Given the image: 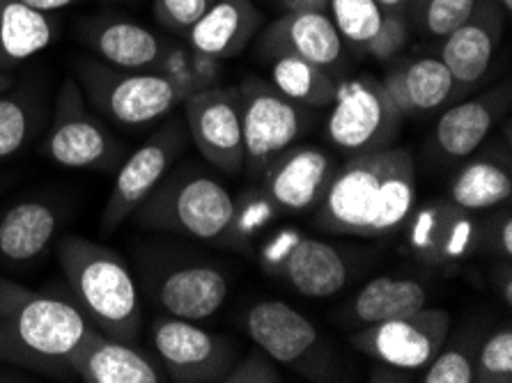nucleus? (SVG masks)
<instances>
[{"label": "nucleus", "instance_id": "nucleus-1", "mask_svg": "<svg viewBox=\"0 0 512 383\" xmlns=\"http://www.w3.org/2000/svg\"><path fill=\"white\" fill-rule=\"evenodd\" d=\"M92 326L72 303L0 278V361L46 377H74L72 356Z\"/></svg>", "mask_w": 512, "mask_h": 383}, {"label": "nucleus", "instance_id": "nucleus-2", "mask_svg": "<svg viewBox=\"0 0 512 383\" xmlns=\"http://www.w3.org/2000/svg\"><path fill=\"white\" fill-rule=\"evenodd\" d=\"M58 262L76 308L90 326L134 345L143 331V308L136 280L122 257L97 241L67 234L58 241Z\"/></svg>", "mask_w": 512, "mask_h": 383}, {"label": "nucleus", "instance_id": "nucleus-3", "mask_svg": "<svg viewBox=\"0 0 512 383\" xmlns=\"http://www.w3.org/2000/svg\"><path fill=\"white\" fill-rule=\"evenodd\" d=\"M134 216L141 228L219 241L228 237L235 216V198L212 177L175 173L161 179Z\"/></svg>", "mask_w": 512, "mask_h": 383}, {"label": "nucleus", "instance_id": "nucleus-4", "mask_svg": "<svg viewBox=\"0 0 512 383\" xmlns=\"http://www.w3.org/2000/svg\"><path fill=\"white\" fill-rule=\"evenodd\" d=\"M74 78L90 106H95L108 120L127 127L157 122L177 104H182L175 85L159 72H131L106 62L81 60Z\"/></svg>", "mask_w": 512, "mask_h": 383}, {"label": "nucleus", "instance_id": "nucleus-5", "mask_svg": "<svg viewBox=\"0 0 512 383\" xmlns=\"http://www.w3.org/2000/svg\"><path fill=\"white\" fill-rule=\"evenodd\" d=\"M398 108L386 95L382 81L356 76L340 81L327 120V138L349 156L382 152L400 134Z\"/></svg>", "mask_w": 512, "mask_h": 383}, {"label": "nucleus", "instance_id": "nucleus-6", "mask_svg": "<svg viewBox=\"0 0 512 383\" xmlns=\"http://www.w3.org/2000/svg\"><path fill=\"white\" fill-rule=\"evenodd\" d=\"M44 154L72 170H113L124 154L120 140L90 113L74 76H67L60 85L51 129L44 138Z\"/></svg>", "mask_w": 512, "mask_h": 383}, {"label": "nucleus", "instance_id": "nucleus-7", "mask_svg": "<svg viewBox=\"0 0 512 383\" xmlns=\"http://www.w3.org/2000/svg\"><path fill=\"white\" fill-rule=\"evenodd\" d=\"M244 328L255 347L315 381H329L331 354L317 326L283 301H258L246 310Z\"/></svg>", "mask_w": 512, "mask_h": 383}, {"label": "nucleus", "instance_id": "nucleus-8", "mask_svg": "<svg viewBox=\"0 0 512 383\" xmlns=\"http://www.w3.org/2000/svg\"><path fill=\"white\" fill-rule=\"evenodd\" d=\"M237 92L242 106L244 168L251 175H260L304 134L310 127V117L306 106L255 78H248Z\"/></svg>", "mask_w": 512, "mask_h": 383}, {"label": "nucleus", "instance_id": "nucleus-9", "mask_svg": "<svg viewBox=\"0 0 512 383\" xmlns=\"http://www.w3.org/2000/svg\"><path fill=\"white\" fill-rule=\"evenodd\" d=\"M184 143V124L180 120H170L124 159L102 211V221H99L102 232H115L136 214V209L150 198V193L168 175L170 166L182 154Z\"/></svg>", "mask_w": 512, "mask_h": 383}, {"label": "nucleus", "instance_id": "nucleus-10", "mask_svg": "<svg viewBox=\"0 0 512 383\" xmlns=\"http://www.w3.org/2000/svg\"><path fill=\"white\" fill-rule=\"evenodd\" d=\"M451 315L441 308H421L407 317L370 324L352 335V347L395 370H423L444 349Z\"/></svg>", "mask_w": 512, "mask_h": 383}, {"label": "nucleus", "instance_id": "nucleus-11", "mask_svg": "<svg viewBox=\"0 0 512 383\" xmlns=\"http://www.w3.org/2000/svg\"><path fill=\"white\" fill-rule=\"evenodd\" d=\"M152 345L170 381L216 383L235 365V345L180 317H157L152 322Z\"/></svg>", "mask_w": 512, "mask_h": 383}, {"label": "nucleus", "instance_id": "nucleus-12", "mask_svg": "<svg viewBox=\"0 0 512 383\" xmlns=\"http://www.w3.org/2000/svg\"><path fill=\"white\" fill-rule=\"evenodd\" d=\"M260 262L267 271L290 283L310 299H327L347 283V260L338 248L310 239L297 230H281L260 250Z\"/></svg>", "mask_w": 512, "mask_h": 383}, {"label": "nucleus", "instance_id": "nucleus-13", "mask_svg": "<svg viewBox=\"0 0 512 383\" xmlns=\"http://www.w3.org/2000/svg\"><path fill=\"white\" fill-rule=\"evenodd\" d=\"M186 129L207 163L226 175L244 170L242 106L237 88H205L184 101Z\"/></svg>", "mask_w": 512, "mask_h": 383}, {"label": "nucleus", "instance_id": "nucleus-14", "mask_svg": "<svg viewBox=\"0 0 512 383\" xmlns=\"http://www.w3.org/2000/svg\"><path fill=\"white\" fill-rule=\"evenodd\" d=\"M382 163L384 150L352 156L343 168L336 170L320 202V228L336 234L375 237Z\"/></svg>", "mask_w": 512, "mask_h": 383}, {"label": "nucleus", "instance_id": "nucleus-15", "mask_svg": "<svg viewBox=\"0 0 512 383\" xmlns=\"http://www.w3.org/2000/svg\"><path fill=\"white\" fill-rule=\"evenodd\" d=\"M409 248L430 267H451L476 253L480 246V223L473 211L455 205L451 198L432 200L411 211Z\"/></svg>", "mask_w": 512, "mask_h": 383}, {"label": "nucleus", "instance_id": "nucleus-16", "mask_svg": "<svg viewBox=\"0 0 512 383\" xmlns=\"http://www.w3.org/2000/svg\"><path fill=\"white\" fill-rule=\"evenodd\" d=\"M496 0H478L471 17L444 37L441 62L453 76V97L471 90L490 72L503 35V17Z\"/></svg>", "mask_w": 512, "mask_h": 383}, {"label": "nucleus", "instance_id": "nucleus-17", "mask_svg": "<svg viewBox=\"0 0 512 383\" xmlns=\"http://www.w3.org/2000/svg\"><path fill=\"white\" fill-rule=\"evenodd\" d=\"M336 170V159L317 147L285 150L265 170L267 195L276 207L306 211L320 205Z\"/></svg>", "mask_w": 512, "mask_h": 383}, {"label": "nucleus", "instance_id": "nucleus-18", "mask_svg": "<svg viewBox=\"0 0 512 383\" xmlns=\"http://www.w3.org/2000/svg\"><path fill=\"white\" fill-rule=\"evenodd\" d=\"M260 46L274 58L297 56L324 69L340 65L345 51L343 37L338 35L331 17L320 10H290L271 23Z\"/></svg>", "mask_w": 512, "mask_h": 383}, {"label": "nucleus", "instance_id": "nucleus-19", "mask_svg": "<svg viewBox=\"0 0 512 383\" xmlns=\"http://www.w3.org/2000/svg\"><path fill=\"white\" fill-rule=\"evenodd\" d=\"M72 372L85 383H161L164 372L131 342L113 340L92 328L72 356Z\"/></svg>", "mask_w": 512, "mask_h": 383}, {"label": "nucleus", "instance_id": "nucleus-20", "mask_svg": "<svg viewBox=\"0 0 512 383\" xmlns=\"http://www.w3.org/2000/svg\"><path fill=\"white\" fill-rule=\"evenodd\" d=\"M508 108V83L487 90L480 97L460 101L439 117L437 129H434V143L441 154L451 156V159H464L478 150L494 124L508 113Z\"/></svg>", "mask_w": 512, "mask_h": 383}, {"label": "nucleus", "instance_id": "nucleus-21", "mask_svg": "<svg viewBox=\"0 0 512 383\" xmlns=\"http://www.w3.org/2000/svg\"><path fill=\"white\" fill-rule=\"evenodd\" d=\"M83 39L106 65L131 72H157L168 44L150 28L127 19H99L83 28Z\"/></svg>", "mask_w": 512, "mask_h": 383}, {"label": "nucleus", "instance_id": "nucleus-22", "mask_svg": "<svg viewBox=\"0 0 512 383\" xmlns=\"http://www.w3.org/2000/svg\"><path fill=\"white\" fill-rule=\"evenodd\" d=\"M262 26V12L253 0H214L186 39L196 53L228 60L242 53Z\"/></svg>", "mask_w": 512, "mask_h": 383}, {"label": "nucleus", "instance_id": "nucleus-23", "mask_svg": "<svg viewBox=\"0 0 512 383\" xmlns=\"http://www.w3.org/2000/svg\"><path fill=\"white\" fill-rule=\"evenodd\" d=\"M228 289V278L221 269L209 264H189L168 271L154 285V296L170 317L200 322L221 310L228 299Z\"/></svg>", "mask_w": 512, "mask_h": 383}, {"label": "nucleus", "instance_id": "nucleus-24", "mask_svg": "<svg viewBox=\"0 0 512 383\" xmlns=\"http://www.w3.org/2000/svg\"><path fill=\"white\" fill-rule=\"evenodd\" d=\"M382 85L402 117L434 111L453 97V76L441 58H418L393 67Z\"/></svg>", "mask_w": 512, "mask_h": 383}, {"label": "nucleus", "instance_id": "nucleus-25", "mask_svg": "<svg viewBox=\"0 0 512 383\" xmlns=\"http://www.w3.org/2000/svg\"><path fill=\"white\" fill-rule=\"evenodd\" d=\"M58 209L44 200H23L0 216V260L19 267L40 257L58 234Z\"/></svg>", "mask_w": 512, "mask_h": 383}, {"label": "nucleus", "instance_id": "nucleus-26", "mask_svg": "<svg viewBox=\"0 0 512 383\" xmlns=\"http://www.w3.org/2000/svg\"><path fill=\"white\" fill-rule=\"evenodd\" d=\"M53 37L56 26L49 14L23 0H0V69L10 72L46 51Z\"/></svg>", "mask_w": 512, "mask_h": 383}, {"label": "nucleus", "instance_id": "nucleus-27", "mask_svg": "<svg viewBox=\"0 0 512 383\" xmlns=\"http://www.w3.org/2000/svg\"><path fill=\"white\" fill-rule=\"evenodd\" d=\"M428 306V289L418 280L379 276L359 289L349 303L347 315L359 324H379L407 317Z\"/></svg>", "mask_w": 512, "mask_h": 383}, {"label": "nucleus", "instance_id": "nucleus-28", "mask_svg": "<svg viewBox=\"0 0 512 383\" xmlns=\"http://www.w3.org/2000/svg\"><path fill=\"white\" fill-rule=\"evenodd\" d=\"M416 205L414 159L402 147H386L379 179V214L375 237L400 230L409 221Z\"/></svg>", "mask_w": 512, "mask_h": 383}, {"label": "nucleus", "instance_id": "nucleus-29", "mask_svg": "<svg viewBox=\"0 0 512 383\" xmlns=\"http://www.w3.org/2000/svg\"><path fill=\"white\" fill-rule=\"evenodd\" d=\"M510 195L512 175L508 163L501 159H478L457 173L448 198L469 211H483L508 205Z\"/></svg>", "mask_w": 512, "mask_h": 383}, {"label": "nucleus", "instance_id": "nucleus-30", "mask_svg": "<svg viewBox=\"0 0 512 383\" xmlns=\"http://www.w3.org/2000/svg\"><path fill=\"white\" fill-rule=\"evenodd\" d=\"M271 85L287 99L306 108H327L336 97L338 81L315 62L297 56H276L271 62Z\"/></svg>", "mask_w": 512, "mask_h": 383}, {"label": "nucleus", "instance_id": "nucleus-31", "mask_svg": "<svg viewBox=\"0 0 512 383\" xmlns=\"http://www.w3.org/2000/svg\"><path fill=\"white\" fill-rule=\"evenodd\" d=\"M37 127V104L28 92L0 95V163L12 159L33 138Z\"/></svg>", "mask_w": 512, "mask_h": 383}, {"label": "nucleus", "instance_id": "nucleus-32", "mask_svg": "<svg viewBox=\"0 0 512 383\" xmlns=\"http://www.w3.org/2000/svg\"><path fill=\"white\" fill-rule=\"evenodd\" d=\"M327 10H331V21L343 42L363 49L377 35L384 19L377 0H329Z\"/></svg>", "mask_w": 512, "mask_h": 383}, {"label": "nucleus", "instance_id": "nucleus-33", "mask_svg": "<svg viewBox=\"0 0 512 383\" xmlns=\"http://www.w3.org/2000/svg\"><path fill=\"white\" fill-rule=\"evenodd\" d=\"M478 0H414L411 19L421 33L432 37H448L471 17Z\"/></svg>", "mask_w": 512, "mask_h": 383}, {"label": "nucleus", "instance_id": "nucleus-34", "mask_svg": "<svg viewBox=\"0 0 512 383\" xmlns=\"http://www.w3.org/2000/svg\"><path fill=\"white\" fill-rule=\"evenodd\" d=\"M473 381L510 383L512 381V328H499L483 342L473 358Z\"/></svg>", "mask_w": 512, "mask_h": 383}, {"label": "nucleus", "instance_id": "nucleus-35", "mask_svg": "<svg viewBox=\"0 0 512 383\" xmlns=\"http://www.w3.org/2000/svg\"><path fill=\"white\" fill-rule=\"evenodd\" d=\"M274 211L276 205L271 202L269 195L267 198H248L244 205L235 202V216H232L226 239H230V244H246L274 218Z\"/></svg>", "mask_w": 512, "mask_h": 383}, {"label": "nucleus", "instance_id": "nucleus-36", "mask_svg": "<svg viewBox=\"0 0 512 383\" xmlns=\"http://www.w3.org/2000/svg\"><path fill=\"white\" fill-rule=\"evenodd\" d=\"M409 33H411V28H409L405 14H402L400 10L384 12L382 26H379L377 35L370 39L366 51L379 62L393 60L407 46Z\"/></svg>", "mask_w": 512, "mask_h": 383}, {"label": "nucleus", "instance_id": "nucleus-37", "mask_svg": "<svg viewBox=\"0 0 512 383\" xmlns=\"http://www.w3.org/2000/svg\"><path fill=\"white\" fill-rule=\"evenodd\" d=\"M214 0H154V17L166 30L189 33Z\"/></svg>", "mask_w": 512, "mask_h": 383}, {"label": "nucleus", "instance_id": "nucleus-38", "mask_svg": "<svg viewBox=\"0 0 512 383\" xmlns=\"http://www.w3.org/2000/svg\"><path fill=\"white\" fill-rule=\"evenodd\" d=\"M425 383H473V358L462 349H441L425 367Z\"/></svg>", "mask_w": 512, "mask_h": 383}, {"label": "nucleus", "instance_id": "nucleus-39", "mask_svg": "<svg viewBox=\"0 0 512 383\" xmlns=\"http://www.w3.org/2000/svg\"><path fill=\"white\" fill-rule=\"evenodd\" d=\"M283 377L278 367L271 363L265 351H251L242 361H235L223 383H281Z\"/></svg>", "mask_w": 512, "mask_h": 383}, {"label": "nucleus", "instance_id": "nucleus-40", "mask_svg": "<svg viewBox=\"0 0 512 383\" xmlns=\"http://www.w3.org/2000/svg\"><path fill=\"white\" fill-rule=\"evenodd\" d=\"M490 237H492V246L496 253H501L506 260L512 257V216H510V207H503L501 214L494 216L492 228H490Z\"/></svg>", "mask_w": 512, "mask_h": 383}, {"label": "nucleus", "instance_id": "nucleus-41", "mask_svg": "<svg viewBox=\"0 0 512 383\" xmlns=\"http://www.w3.org/2000/svg\"><path fill=\"white\" fill-rule=\"evenodd\" d=\"M23 3L33 5L35 10H42V12H58V10H65V7L74 5L76 0H23Z\"/></svg>", "mask_w": 512, "mask_h": 383}, {"label": "nucleus", "instance_id": "nucleus-42", "mask_svg": "<svg viewBox=\"0 0 512 383\" xmlns=\"http://www.w3.org/2000/svg\"><path fill=\"white\" fill-rule=\"evenodd\" d=\"M290 10H320L327 12L329 0H285Z\"/></svg>", "mask_w": 512, "mask_h": 383}, {"label": "nucleus", "instance_id": "nucleus-43", "mask_svg": "<svg viewBox=\"0 0 512 383\" xmlns=\"http://www.w3.org/2000/svg\"><path fill=\"white\" fill-rule=\"evenodd\" d=\"M501 294H503V301H506V306H512V276H510V271H506V280H503V285H501Z\"/></svg>", "mask_w": 512, "mask_h": 383}, {"label": "nucleus", "instance_id": "nucleus-44", "mask_svg": "<svg viewBox=\"0 0 512 383\" xmlns=\"http://www.w3.org/2000/svg\"><path fill=\"white\" fill-rule=\"evenodd\" d=\"M379 7H382L384 12H391V10H400L402 5L407 3V0H377Z\"/></svg>", "mask_w": 512, "mask_h": 383}, {"label": "nucleus", "instance_id": "nucleus-45", "mask_svg": "<svg viewBox=\"0 0 512 383\" xmlns=\"http://www.w3.org/2000/svg\"><path fill=\"white\" fill-rule=\"evenodd\" d=\"M12 83H14L12 74H10V72H5V69H0V95H3V92L10 90V88H12Z\"/></svg>", "mask_w": 512, "mask_h": 383}, {"label": "nucleus", "instance_id": "nucleus-46", "mask_svg": "<svg viewBox=\"0 0 512 383\" xmlns=\"http://www.w3.org/2000/svg\"><path fill=\"white\" fill-rule=\"evenodd\" d=\"M496 3L501 5V10L506 12V14H508V12H512V0H496Z\"/></svg>", "mask_w": 512, "mask_h": 383}, {"label": "nucleus", "instance_id": "nucleus-47", "mask_svg": "<svg viewBox=\"0 0 512 383\" xmlns=\"http://www.w3.org/2000/svg\"><path fill=\"white\" fill-rule=\"evenodd\" d=\"M0 189H3V182H0Z\"/></svg>", "mask_w": 512, "mask_h": 383}]
</instances>
